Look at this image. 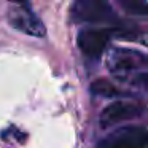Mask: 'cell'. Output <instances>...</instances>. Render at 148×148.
<instances>
[{"label":"cell","mask_w":148,"mask_h":148,"mask_svg":"<svg viewBox=\"0 0 148 148\" xmlns=\"http://www.w3.org/2000/svg\"><path fill=\"white\" fill-rule=\"evenodd\" d=\"M108 70L119 80H127V77H135V84L147 88V56L135 49L115 48L107 58Z\"/></svg>","instance_id":"1"},{"label":"cell","mask_w":148,"mask_h":148,"mask_svg":"<svg viewBox=\"0 0 148 148\" xmlns=\"http://www.w3.org/2000/svg\"><path fill=\"white\" fill-rule=\"evenodd\" d=\"M7 21L13 29L26 35L38 38H43L46 35V27L29 3H13L7 11Z\"/></svg>","instance_id":"2"},{"label":"cell","mask_w":148,"mask_h":148,"mask_svg":"<svg viewBox=\"0 0 148 148\" xmlns=\"http://www.w3.org/2000/svg\"><path fill=\"white\" fill-rule=\"evenodd\" d=\"M72 19L75 23H110L116 19V14L108 2L103 0H77L70 8Z\"/></svg>","instance_id":"3"},{"label":"cell","mask_w":148,"mask_h":148,"mask_svg":"<svg viewBox=\"0 0 148 148\" xmlns=\"http://www.w3.org/2000/svg\"><path fill=\"white\" fill-rule=\"evenodd\" d=\"M148 131L145 126H124L110 132L97 148H147Z\"/></svg>","instance_id":"4"},{"label":"cell","mask_w":148,"mask_h":148,"mask_svg":"<svg viewBox=\"0 0 148 148\" xmlns=\"http://www.w3.org/2000/svg\"><path fill=\"white\" fill-rule=\"evenodd\" d=\"M145 113V105L140 102H126V100H116L103 108L100 115V126L103 129L113 127L127 119L138 118Z\"/></svg>","instance_id":"5"},{"label":"cell","mask_w":148,"mask_h":148,"mask_svg":"<svg viewBox=\"0 0 148 148\" xmlns=\"http://www.w3.org/2000/svg\"><path fill=\"white\" fill-rule=\"evenodd\" d=\"M113 37L112 29H84L78 34V46L81 53L91 59H99Z\"/></svg>","instance_id":"6"},{"label":"cell","mask_w":148,"mask_h":148,"mask_svg":"<svg viewBox=\"0 0 148 148\" xmlns=\"http://www.w3.org/2000/svg\"><path fill=\"white\" fill-rule=\"evenodd\" d=\"M91 92L96 94V96H100V97H116V96H129L127 92H121L116 86H113L110 81L107 80H97L91 84Z\"/></svg>","instance_id":"7"},{"label":"cell","mask_w":148,"mask_h":148,"mask_svg":"<svg viewBox=\"0 0 148 148\" xmlns=\"http://www.w3.org/2000/svg\"><path fill=\"white\" fill-rule=\"evenodd\" d=\"M119 5L132 14H138V16H147L148 14L147 0H119Z\"/></svg>","instance_id":"8"}]
</instances>
